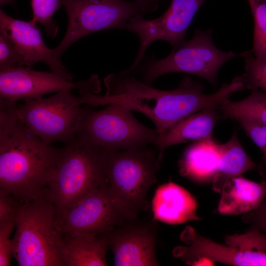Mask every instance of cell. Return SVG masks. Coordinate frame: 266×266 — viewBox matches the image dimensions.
<instances>
[{
    "label": "cell",
    "mask_w": 266,
    "mask_h": 266,
    "mask_svg": "<svg viewBox=\"0 0 266 266\" xmlns=\"http://www.w3.org/2000/svg\"><path fill=\"white\" fill-rule=\"evenodd\" d=\"M244 72L240 76L245 89L260 90L266 93V62L258 60L251 50L242 53Z\"/></svg>",
    "instance_id": "obj_24"
},
{
    "label": "cell",
    "mask_w": 266,
    "mask_h": 266,
    "mask_svg": "<svg viewBox=\"0 0 266 266\" xmlns=\"http://www.w3.org/2000/svg\"><path fill=\"white\" fill-rule=\"evenodd\" d=\"M222 119L243 117L266 126V93L257 89L238 101L225 100L219 106Z\"/></svg>",
    "instance_id": "obj_22"
},
{
    "label": "cell",
    "mask_w": 266,
    "mask_h": 266,
    "mask_svg": "<svg viewBox=\"0 0 266 266\" xmlns=\"http://www.w3.org/2000/svg\"><path fill=\"white\" fill-rule=\"evenodd\" d=\"M116 266H158L155 233L148 227L127 226L106 233Z\"/></svg>",
    "instance_id": "obj_15"
},
{
    "label": "cell",
    "mask_w": 266,
    "mask_h": 266,
    "mask_svg": "<svg viewBox=\"0 0 266 266\" xmlns=\"http://www.w3.org/2000/svg\"><path fill=\"white\" fill-rule=\"evenodd\" d=\"M254 20L253 46L259 60L266 62V0H247Z\"/></svg>",
    "instance_id": "obj_23"
},
{
    "label": "cell",
    "mask_w": 266,
    "mask_h": 266,
    "mask_svg": "<svg viewBox=\"0 0 266 266\" xmlns=\"http://www.w3.org/2000/svg\"><path fill=\"white\" fill-rule=\"evenodd\" d=\"M20 203L11 195L0 193V224L16 217Z\"/></svg>",
    "instance_id": "obj_29"
},
{
    "label": "cell",
    "mask_w": 266,
    "mask_h": 266,
    "mask_svg": "<svg viewBox=\"0 0 266 266\" xmlns=\"http://www.w3.org/2000/svg\"><path fill=\"white\" fill-rule=\"evenodd\" d=\"M15 3V0H0V6H3L6 4L13 5Z\"/></svg>",
    "instance_id": "obj_32"
},
{
    "label": "cell",
    "mask_w": 266,
    "mask_h": 266,
    "mask_svg": "<svg viewBox=\"0 0 266 266\" xmlns=\"http://www.w3.org/2000/svg\"><path fill=\"white\" fill-rule=\"evenodd\" d=\"M103 153L75 138L62 148L46 191L56 211L106 183Z\"/></svg>",
    "instance_id": "obj_7"
},
{
    "label": "cell",
    "mask_w": 266,
    "mask_h": 266,
    "mask_svg": "<svg viewBox=\"0 0 266 266\" xmlns=\"http://www.w3.org/2000/svg\"><path fill=\"white\" fill-rule=\"evenodd\" d=\"M155 220L171 225L200 220L197 215L198 203L186 189L172 182L158 187L152 200Z\"/></svg>",
    "instance_id": "obj_16"
},
{
    "label": "cell",
    "mask_w": 266,
    "mask_h": 266,
    "mask_svg": "<svg viewBox=\"0 0 266 266\" xmlns=\"http://www.w3.org/2000/svg\"><path fill=\"white\" fill-rule=\"evenodd\" d=\"M222 119L218 108H209L194 113L180 120L165 133L160 135L156 147L160 162L166 149L170 146L189 141L213 138V131Z\"/></svg>",
    "instance_id": "obj_17"
},
{
    "label": "cell",
    "mask_w": 266,
    "mask_h": 266,
    "mask_svg": "<svg viewBox=\"0 0 266 266\" xmlns=\"http://www.w3.org/2000/svg\"><path fill=\"white\" fill-rule=\"evenodd\" d=\"M255 219L257 230L266 235V198L256 210Z\"/></svg>",
    "instance_id": "obj_30"
},
{
    "label": "cell",
    "mask_w": 266,
    "mask_h": 266,
    "mask_svg": "<svg viewBox=\"0 0 266 266\" xmlns=\"http://www.w3.org/2000/svg\"><path fill=\"white\" fill-rule=\"evenodd\" d=\"M103 81L106 94L82 95L83 104L95 106L116 103L138 111L153 122L160 135L194 113L219 107L232 95L230 87L225 84L213 94H205L203 85L189 77L184 78L174 89L160 90L127 70L111 73Z\"/></svg>",
    "instance_id": "obj_1"
},
{
    "label": "cell",
    "mask_w": 266,
    "mask_h": 266,
    "mask_svg": "<svg viewBox=\"0 0 266 266\" xmlns=\"http://www.w3.org/2000/svg\"><path fill=\"white\" fill-rule=\"evenodd\" d=\"M241 56L242 53L217 48L213 41L212 29H197L190 40L172 50L167 57L156 59L153 54L145 56L133 72L140 73L141 80L151 85L163 75L181 72L202 78L215 88L221 67L229 60Z\"/></svg>",
    "instance_id": "obj_5"
},
{
    "label": "cell",
    "mask_w": 266,
    "mask_h": 266,
    "mask_svg": "<svg viewBox=\"0 0 266 266\" xmlns=\"http://www.w3.org/2000/svg\"><path fill=\"white\" fill-rule=\"evenodd\" d=\"M79 91L80 95L97 94L101 90L97 75L85 80L73 82L54 72H43L20 67L0 69V100L19 101L37 99L63 90Z\"/></svg>",
    "instance_id": "obj_13"
},
{
    "label": "cell",
    "mask_w": 266,
    "mask_h": 266,
    "mask_svg": "<svg viewBox=\"0 0 266 266\" xmlns=\"http://www.w3.org/2000/svg\"><path fill=\"white\" fill-rule=\"evenodd\" d=\"M126 219L105 183L56 211V225L62 235L107 233Z\"/></svg>",
    "instance_id": "obj_11"
},
{
    "label": "cell",
    "mask_w": 266,
    "mask_h": 266,
    "mask_svg": "<svg viewBox=\"0 0 266 266\" xmlns=\"http://www.w3.org/2000/svg\"><path fill=\"white\" fill-rule=\"evenodd\" d=\"M0 33L14 45L23 57L26 67L31 68L35 63L43 62L52 72L72 80L73 75L68 71L53 49L46 46L36 22L15 19L0 9Z\"/></svg>",
    "instance_id": "obj_14"
},
{
    "label": "cell",
    "mask_w": 266,
    "mask_h": 266,
    "mask_svg": "<svg viewBox=\"0 0 266 266\" xmlns=\"http://www.w3.org/2000/svg\"><path fill=\"white\" fill-rule=\"evenodd\" d=\"M82 104L80 97L63 90L48 98L17 102L15 111L17 119L43 141L67 143L76 137L85 110Z\"/></svg>",
    "instance_id": "obj_9"
},
{
    "label": "cell",
    "mask_w": 266,
    "mask_h": 266,
    "mask_svg": "<svg viewBox=\"0 0 266 266\" xmlns=\"http://www.w3.org/2000/svg\"><path fill=\"white\" fill-rule=\"evenodd\" d=\"M206 0H171L169 6L160 17L147 20L143 15H136L128 21L125 29L138 37L139 46L130 67L134 71L144 58L148 46L156 40L169 43L174 50L186 40V33L195 15Z\"/></svg>",
    "instance_id": "obj_12"
},
{
    "label": "cell",
    "mask_w": 266,
    "mask_h": 266,
    "mask_svg": "<svg viewBox=\"0 0 266 266\" xmlns=\"http://www.w3.org/2000/svg\"><path fill=\"white\" fill-rule=\"evenodd\" d=\"M234 120L238 122L247 135L261 151L264 163L266 164V142L261 129V124L251 119L243 117L236 118Z\"/></svg>",
    "instance_id": "obj_28"
},
{
    "label": "cell",
    "mask_w": 266,
    "mask_h": 266,
    "mask_svg": "<svg viewBox=\"0 0 266 266\" xmlns=\"http://www.w3.org/2000/svg\"><path fill=\"white\" fill-rule=\"evenodd\" d=\"M56 214L55 206L46 194L20 203L11 239L12 257L19 266H64L62 235L56 227Z\"/></svg>",
    "instance_id": "obj_3"
},
{
    "label": "cell",
    "mask_w": 266,
    "mask_h": 266,
    "mask_svg": "<svg viewBox=\"0 0 266 266\" xmlns=\"http://www.w3.org/2000/svg\"><path fill=\"white\" fill-rule=\"evenodd\" d=\"M218 144L212 139L190 145L179 161L180 174L195 181L213 180L219 161Z\"/></svg>",
    "instance_id": "obj_20"
},
{
    "label": "cell",
    "mask_w": 266,
    "mask_h": 266,
    "mask_svg": "<svg viewBox=\"0 0 266 266\" xmlns=\"http://www.w3.org/2000/svg\"><path fill=\"white\" fill-rule=\"evenodd\" d=\"M123 105L111 103L101 110H85L75 139L91 147L106 151L156 146L160 136L147 127Z\"/></svg>",
    "instance_id": "obj_6"
},
{
    "label": "cell",
    "mask_w": 266,
    "mask_h": 266,
    "mask_svg": "<svg viewBox=\"0 0 266 266\" xmlns=\"http://www.w3.org/2000/svg\"><path fill=\"white\" fill-rule=\"evenodd\" d=\"M185 246H178L174 257L191 266L203 260L236 266H266V235L255 230L227 237L226 244H219L198 234L190 226L181 233Z\"/></svg>",
    "instance_id": "obj_10"
},
{
    "label": "cell",
    "mask_w": 266,
    "mask_h": 266,
    "mask_svg": "<svg viewBox=\"0 0 266 266\" xmlns=\"http://www.w3.org/2000/svg\"><path fill=\"white\" fill-rule=\"evenodd\" d=\"M61 258L65 266H107L109 247L106 233H83L62 234Z\"/></svg>",
    "instance_id": "obj_18"
},
{
    "label": "cell",
    "mask_w": 266,
    "mask_h": 266,
    "mask_svg": "<svg viewBox=\"0 0 266 266\" xmlns=\"http://www.w3.org/2000/svg\"><path fill=\"white\" fill-rule=\"evenodd\" d=\"M219 161L213 179V188L220 191L228 180L254 168L255 164L247 154L234 132L230 139L218 144Z\"/></svg>",
    "instance_id": "obj_21"
},
{
    "label": "cell",
    "mask_w": 266,
    "mask_h": 266,
    "mask_svg": "<svg viewBox=\"0 0 266 266\" xmlns=\"http://www.w3.org/2000/svg\"><path fill=\"white\" fill-rule=\"evenodd\" d=\"M159 162L147 146L103 150L106 183L127 219H132L146 204L151 186L156 181Z\"/></svg>",
    "instance_id": "obj_4"
},
{
    "label": "cell",
    "mask_w": 266,
    "mask_h": 266,
    "mask_svg": "<svg viewBox=\"0 0 266 266\" xmlns=\"http://www.w3.org/2000/svg\"><path fill=\"white\" fill-rule=\"evenodd\" d=\"M17 102L0 100V193L25 202L46 194L62 148L43 141L17 119Z\"/></svg>",
    "instance_id": "obj_2"
},
{
    "label": "cell",
    "mask_w": 266,
    "mask_h": 266,
    "mask_svg": "<svg viewBox=\"0 0 266 266\" xmlns=\"http://www.w3.org/2000/svg\"><path fill=\"white\" fill-rule=\"evenodd\" d=\"M62 5V0H31L32 20L42 25L50 38H54L58 33L59 26L53 17Z\"/></svg>",
    "instance_id": "obj_25"
},
{
    "label": "cell",
    "mask_w": 266,
    "mask_h": 266,
    "mask_svg": "<svg viewBox=\"0 0 266 266\" xmlns=\"http://www.w3.org/2000/svg\"><path fill=\"white\" fill-rule=\"evenodd\" d=\"M218 210L224 215H239L257 209L266 198V180L256 182L242 176L231 178L222 186Z\"/></svg>",
    "instance_id": "obj_19"
},
{
    "label": "cell",
    "mask_w": 266,
    "mask_h": 266,
    "mask_svg": "<svg viewBox=\"0 0 266 266\" xmlns=\"http://www.w3.org/2000/svg\"><path fill=\"white\" fill-rule=\"evenodd\" d=\"M68 18L66 31L53 50L61 56L72 44L92 33L108 29L124 30L130 19L158 8L148 4L124 0H62Z\"/></svg>",
    "instance_id": "obj_8"
},
{
    "label": "cell",
    "mask_w": 266,
    "mask_h": 266,
    "mask_svg": "<svg viewBox=\"0 0 266 266\" xmlns=\"http://www.w3.org/2000/svg\"><path fill=\"white\" fill-rule=\"evenodd\" d=\"M137 2L148 3V4H157V2L160 0H133Z\"/></svg>",
    "instance_id": "obj_31"
},
{
    "label": "cell",
    "mask_w": 266,
    "mask_h": 266,
    "mask_svg": "<svg viewBox=\"0 0 266 266\" xmlns=\"http://www.w3.org/2000/svg\"><path fill=\"white\" fill-rule=\"evenodd\" d=\"M16 227V217L0 224V266L10 265L12 257L11 234Z\"/></svg>",
    "instance_id": "obj_27"
},
{
    "label": "cell",
    "mask_w": 266,
    "mask_h": 266,
    "mask_svg": "<svg viewBox=\"0 0 266 266\" xmlns=\"http://www.w3.org/2000/svg\"><path fill=\"white\" fill-rule=\"evenodd\" d=\"M25 66L24 60L14 45L0 33V69H9Z\"/></svg>",
    "instance_id": "obj_26"
},
{
    "label": "cell",
    "mask_w": 266,
    "mask_h": 266,
    "mask_svg": "<svg viewBox=\"0 0 266 266\" xmlns=\"http://www.w3.org/2000/svg\"><path fill=\"white\" fill-rule=\"evenodd\" d=\"M261 129H262L263 133L265 137V141L266 142V126L261 124Z\"/></svg>",
    "instance_id": "obj_33"
}]
</instances>
